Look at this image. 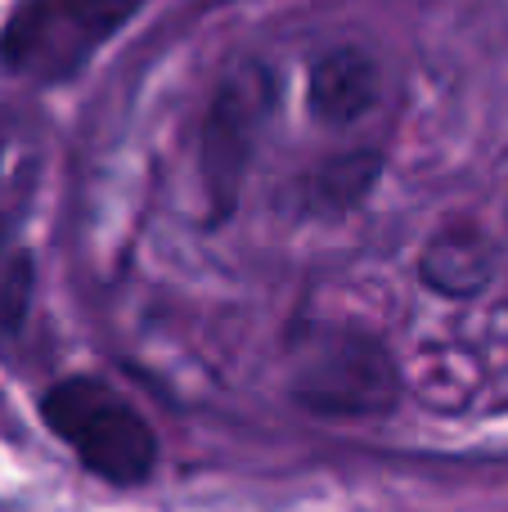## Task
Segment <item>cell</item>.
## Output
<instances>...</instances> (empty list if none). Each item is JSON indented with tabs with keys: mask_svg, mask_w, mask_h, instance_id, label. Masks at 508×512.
<instances>
[{
	"mask_svg": "<svg viewBox=\"0 0 508 512\" xmlns=\"http://www.w3.org/2000/svg\"><path fill=\"white\" fill-rule=\"evenodd\" d=\"M41 418L63 445L108 486H140L158 468L149 418L99 378H63L45 391Z\"/></svg>",
	"mask_w": 508,
	"mask_h": 512,
	"instance_id": "6da1fadb",
	"label": "cell"
},
{
	"mask_svg": "<svg viewBox=\"0 0 508 512\" xmlns=\"http://www.w3.org/2000/svg\"><path fill=\"white\" fill-rule=\"evenodd\" d=\"M144 0H18L0 27V63L27 81H68Z\"/></svg>",
	"mask_w": 508,
	"mask_h": 512,
	"instance_id": "7a4b0ae2",
	"label": "cell"
},
{
	"mask_svg": "<svg viewBox=\"0 0 508 512\" xmlns=\"http://www.w3.org/2000/svg\"><path fill=\"white\" fill-rule=\"evenodd\" d=\"M297 400L315 414H383L396 400V369L369 337H329L297 373Z\"/></svg>",
	"mask_w": 508,
	"mask_h": 512,
	"instance_id": "3957f363",
	"label": "cell"
},
{
	"mask_svg": "<svg viewBox=\"0 0 508 512\" xmlns=\"http://www.w3.org/2000/svg\"><path fill=\"white\" fill-rule=\"evenodd\" d=\"M270 113V81L261 68L230 77L212 99L203 131V180L212 194L216 216H230V207L239 203L243 171L257 149V131Z\"/></svg>",
	"mask_w": 508,
	"mask_h": 512,
	"instance_id": "277c9868",
	"label": "cell"
},
{
	"mask_svg": "<svg viewBox=\"0 0 508 512\" xmlns=\"http://www.w3.org/2000/svg\"><path fill=\"white\" fill-rule=\"evenodd\" d=\"M311 113L329 126H351L378 104V68L360 50H333L311 72Z\"/></svg>",
	"mask_w": 508,
	"mask_h": 512,
	"instance_id": "5b68a950",
	"label": "cell"
},
{
	"mask_svg": "<svg viewBox=\"0 0 508 512\" xmlns=\"http://www.w3.org/2000/svg\"><path fill=\"white\" fill-rule=\"evenodd\" d=\"M495 270V248L486 234L455 225V230H441L437 239L423 252V283L446 297H468L477 292Z\"/></svg>",
	"mask_w": 508,
	"mask_h": 512,
	"instance_id": "8992f818",
	"label": "cell"
},
{
	"mask_svg": "<svg viewBox=\"0 0 508 512\" xmlns=\"http://www.w3.org/2000/svg\"><path fill=\"white\" fill-rule=\"evenodd\" d=\"M383 176V158L369 149L360 153H342V158H329L306 185V198H311L315 212H347V207L365 203L369 189Z\"/></svg>",
	"mask_w": 508,
	"mask_h": 512,
	"instance_id": "52a82bcc",
	"label": "cell"
},
{
	"mask_svg": "<svg viewBox=\"0 0 508 512\" xmlns=\"http://www.w3.org/2000/svg\"><path fill=\"white\" fill-rule=\"evenodd\" d=\"M18 207H23V180H18L14 140L0 131V256L9 248V234L18 225Z\"/></svg>",
	"mask_w": 508,
	"mask_h": 512,
	"instance_id": "ba28073f",
	"label": "cell"
}]
</instances>
